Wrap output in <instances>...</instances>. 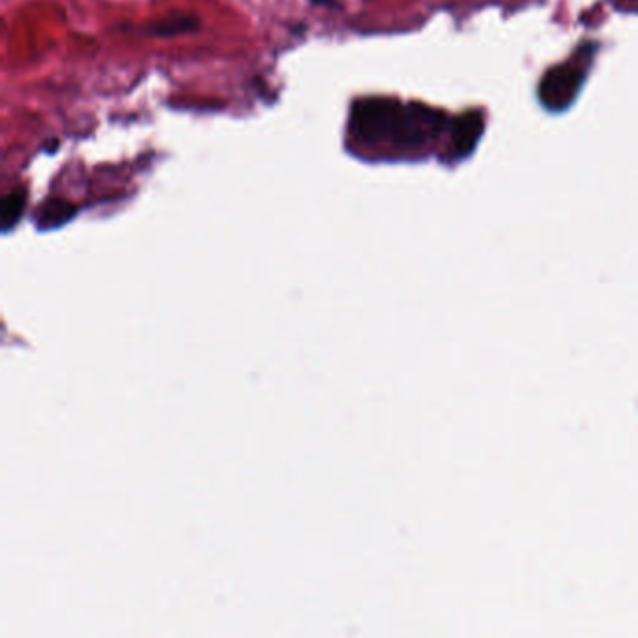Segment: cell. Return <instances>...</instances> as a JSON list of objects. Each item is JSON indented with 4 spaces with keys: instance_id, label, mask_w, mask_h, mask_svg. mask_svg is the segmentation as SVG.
Returning a JSON list of instances; mask_svg holds the SVG:
<instances>
[{
    "instance_id": "obj_1",
    "label": "cell",
    "mask_w": 638,
    "mask_h": 638,
    "mask_svg": "<svg viewBox=\"0 0 638 638\" xmlns=\"http://www.w3.org/2000/svg\"><path fill=\"white\" fill-rule=\"evenodd\" d=\"M588 62V58L569 60L566 64L552 68L551 72L545 75L539 87V96L547 109H566L567 105L577 98L586 77Z\"/></svg>"
},
{
    "instance_id": "obj_2",
    "label": "cell",
    "mask_w": 638,
    "mask_h": 638,
    "mask_svg": "<svg viewBox=\"0 0 638 638\" xmlns=\"http://www.w3.org/2000/svg\"><path fill=\"white\" fill-rule=\"evenodd\" d=\"M481 131H483V116L479 113L464 115L457 122V128L453 133V152L457 156H466L478 143Z\"/></svg>"
}]
</instances>
